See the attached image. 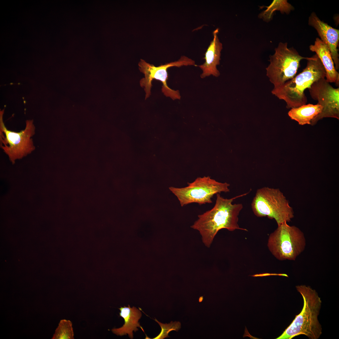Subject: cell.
Masks as SVG:
<instances>
[{
  "label": "cell",
  "instance_id": "obj_1",
  "mask_svg": "<svg viewBox=\"0 0 339 339\" xmlns=\"http://www.w3.org/2000/svg\"><path fill=\"white\" fill-rule=\"evenodd\" d=\"M245 193L234 197L224 198L219 193L216 194L215 204L211 210L198 216V218L191 226L198 231L205 246L209 248L219 230L226 229L230 231L240 229L238 224V216L243 207L241 203L233 204L237 198L246 195Z\"/></svg>",
  "mask_w": 339,
  "mask_h": 339
},
{
  "label": "cell",
  "instance_id": "obj_2",
  "mask_svg": "<svg viewBox=\"0 0 339 339\" xmlns=\"http://www.w3.org/2000/svg\"><path fill=\"white\" fill-rule=\"evenodd\" d=\"M298 291L302 296L304 305L301 312L276 339H291L304 335L310 339H318L322 333L318 320L321 301L315 290L305 285L297 286Z\"/></svg>",
  "mask_w": 339,
  "mask_h": 339
},
{
  "label": "cell",
  "instance_id": "obj_3",
  "mask_svg": "<svg viewBox=\"0 0 339 339\" xmlns=\"http://www.w3.org/2000/svg\"><path fill=\"white\" fill-rule=\"evenodd\" d=\"M307 60L306 66L302 72L281 86L274 88L271 91L279 99L285 101L288 109L306 104L307 99L304 90L320 78H326V70L316 54Z\"/></svg>",
  "mask_w": 339,
  "mask_h": 339
},
{
  "label": "cell",
  "instance_id": "obj_4",
  "mask_svg": "<svg viewBox=\"0 0 339 339\" xmlns=\"http://www.w3.org/2000/svg\"><path fill=\"white\" fill-rule=\"evenodd\" d=\"M251 207L256 216L274 219L277 225L290 222L294 216L288 201L278 188L265 187L258 189Z\"/></svg>",
  "mask_w": 339,
  "mask_h": 339
},
{
  "label": "cell",
  "instance_id": "obj_5",
  "mask_svg": "<svg viewBox=\"0 0 339 339\" xmlns=\"http://www.w3.org/2000/svg\"><path fill=\"white\" fill-rule=\"evenodd\" d=\"M306 239L297 227L287 222L278 225L269 236L267 245L272 254L280 261H295L304 250Z\"/></svg>",
  "mask_w": 339,
  "mask_h": 339
},
{
  "label": "cell",
  "instance_id": "obj_6",
  "mask_svg": "<svg viewBox=\"0 0 339 339\" xmlns=\"http://www.w3.org/2000/svg\"><path fill=\"white\" fill-rule=\"evenodd\" d=\"M274 53L269 56L270 64L266 68L270 82L277 88L293 78L297 73L301 61L309 57L300 56L293 47L288 48L287 43L280 42Z\"/></svg>",
  "mask_w": 339,
  "mask_h": 339
},
{
  "label": "cell",
  "instance_id": "obj_7",
  "mask_svg": "<svg viewBox=\"0 0 339 339\" xmlns=\"http://www.w3.org/2000/svg\"><path fill=\"white\" fill-rule=\"evenodd\" d=\"M4 111V110L0 111V147L14 164L16 160L22 159L35 149L32 138L35 127L33 120H28L24 129L18 132L8 130L3 121Z\"/></svg>",
  "mask_w": 339,
  "mask_h": 339
},
{
  "label": "cell",
  "instance_id": "obj_8",
  "mask_svg": "<svg viewBox=\"0 0 339 339\" xmlns=\"http://www.w3.org/2000/svg\"><path fill=\"white\" fill-rule=\"evenodd\" d=\"M187 184L182 188L169 187L182 207L193 203L200 205L212 203V199L215 195L230 191L229 183L219 182L208 176L198 177Z\"/></svg>",
  "mask_w": 339,
  "mask_h": 339
},
{
  "label": "cell",
  "instance_id": "obj_9",
  "mask_svg": "<svg viewBox=\"0 0 339 339\" xmlns=\"http://www.w3.org/2000/svg\"><path fill=\"white\" fill-rule=\"evenodd\" d=\"M138 65L139 70L144 75V77L140 80V84L141 87L144 88L146 93L145 99L151 95L152 82L153 80L155 79L162 82V91L166 97H170L174 100H180L181 96L179 90L172 89L167 85V81L168 78L167 69L171 67H180L183 66H197L194 60L185 56H181L177 61L158 67L148 63L142 59Z\"/></svg>",
  "mask_w": 339,
  "mask_h": 339
},
{
  "label": "cell",
  "instance_id": "obj_10",
  "mask_svg": "<svg viewBox=\"0 0 339 339\" xmlns=\"http://www.w3.org/2000/svg\"><path fill=\"white\" fill-rule=\"evenodd\" d=\"M312 99L323 107L321 112L312 121L314 125L324 118L339 119V88L333 87L326 80L322 78L314 82L308 89Z\"/></svg>",
  "mask_w": 339,
  "mask_h": 339
},
{
  "label": "cell",
  "instance_id": "obj_11",
  "mask_svg": "<svg viewBox=\"0 0 339 339\" xmlns=\"http://www.w3.org/2000/svg\"><path fill=\"white\" fill-rule=\"evenodd\" d=\"M308 24L317 31L320 40L328 47L336 70L339 68V54L337 46L339 40V30L332 28L321 20L315 13L310 15Z\"/></svg>",
  "mask_w": 339,
  "mask_h": 339
},
{
  "label": "cell",
  "instance_id": "obj_12",
  "mask_svg": "<svg viewBox=\"0 0 339 339\" xmlns=\"http://www.w3.org/2000/svg\"><path fill=\"white\" fill-rule=\"evenodd\" d=\"M219 30L217 29L213 31V39L211 42L205 54V62L202 64L197 66L202 71L201 77L204 78L212 75L218 77L220 75L217 66L219 64L221 52L223 49L222 43L220 41L218 34Z\"/></svg>",
  "mask_w": 339,
  "mask_h": 339
},
{
  "label": "cell",
  "instance_id": "obj_13",
  "mask_svg": "<svg viewBox=\"0 0 339 339\" xmlns=\"http://www.w3.org/2000/svg\"><path fill=\"white\" fill-rule=\"evenodd\" d=\"M119 309L120 311V316L124 319V324L121 327L113 328L111 331L113 333L121 336L127 334L132 339L133 338V331L138 330L137 327L141 328L144 331L138 322L142 316L140 310L134 306L131 308L129 305L128 307H121Z\"/></svg>",
  "mask_w": 339,
  "mask_h": 339
},
{
  "label": "cell",
  "instance_id": "obj_14",
  "mask_svg": "<svg viewBox=\"0 0 339 339\" xmlns=\"http://www.w3.org/2000/svg\"><path fill=\"white\" fill-rule=\"evenodd\" d=\"M310 50L315 52L320 60L326 71V79L329 83H334L339 86V74L336 69L329 49L319 38L314 45H310Z\"/></svg>",
  "mask_w": 339,
  "mask_h": 339
},
{
  "label": "cell",
  "instance_id": "obj_15",
  "mask_svg": "<svg viewBox=\"0 0 339 339\" xmlns=\"http://www.w3.org/2000/svg\"><path fill=\"white\" fill-rule=\"evenodd\" d=\"M322 109V106L317 104H308L291 109L288 115L292 120L297 121L299 125H311L312 120L321 112Z\"/></svg>",
  "mask_w": 339,
  "mask_h": 339
},
{
  "label": "cell",
  "instance_id": "obj_16",
  "mask_svg": "<svg viewBox=\"0 0 339 339\" xmlns=\"http://www.w3.org/2000/svg\"><path fill=\"white\" fill-rule=\"evenodd\" d=\"M266 9L259 14L258 17L266 22L270 21L272 19L273 14L275 11H279L283 13L288 14L293 9V7L287 0H276L273 1L270 5L266 6Z\"/></svg>",
  "mask_w": 339,
  "mask_h": 339
},
{
  "label": "cell",
  "instance_id": "obj_17",
  "mask_svg": "<svg viewBox=\"0 0 339 339\" xmlns=\"http://www.w3.org/2000/svg\"><path fill=\"white\" fill-rule=\"evenodd\" d=\"M74 333L72 322L70 320H61L52 339H73Z\"/></svg>",
  "mask_w": 339,
  "mask_h": 339
},
{
  "label": "cell",
  "instance_id": "obj_18",
  "mask_svg": "<svg viewBox=\"0 0 339 339\" xmlns=\"http://www.w3.org/2000/svg\"><path fill=\"white\" fill-rule=\"evenodd\" d=\"M155 320L159 325L161 328L160 333L153 339H163L169 337L168 334L172 331H178L181 328V323L180 322L171 321L169 324H163L159 321L156 319Z\"/></svg>",
  "mask_w": 339,
  "mask_h": 339
}]
</instances>
